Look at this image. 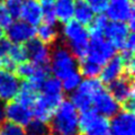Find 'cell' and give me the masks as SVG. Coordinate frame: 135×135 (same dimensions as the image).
Returning <instances> with one entry per match:
<instances>
[{"instance_id":"cb8c5ba5","label":"cell","mask_w":135,"mask_h":135,"mask_svg":"<svg viewBox=\"0 0 135 135\" xmlns=\"http://www.w3.org/2000/svg\"><path fill=\"white\" fill-rule=\"evenodd\" d=\"M42 20L44 24L49 25H56L57 18L55 14V8H54V1L51 0H42Z\"/></svg>"},{"instance_id":"7a4b0ae2","label":"cell","mask_w":135,"mask_h":135,"mask_svg":"<svg viewBox=\"0 0 135 135\" xmlns=\"http://www.w3.org/2000/svg\"><path fill=\"white\" fill-rule=\"evenodd\" d=\"M52 45V47H50V71L54 74V78L61 81L78 71V60L60 37Z\"/></svg>"},{"instance_id":"8fae6325","label":"cell","mask_w":135,"mask_h":135,"mask_svg":"<svg viewBox=\"0 0 135 135\" xmlns=\"http://www.w3.org/2000/svg\"><path fill=\"white\" fill-rule=\"evenodd\" d=\"M27 61L38 65H49L50 62V46L44 44L38 38L33 37L24 43Z\"/></svg>"},{"instance_id":"7402d4cb","label":"cell","mask_w":135,"mask_h":135,"mask_svg":"<svg viewBox=\"0 0 135 135\" xmlns=\"http://www.w3.org/2000/svg\"><path fill=\"white\" fill-rule=\"evenodd\" d=\"M73 16L75 17V20L83 26H88L95 17L94 11L90 9V7L83 0H77V2H74Z\"/></svg>"},{"instance_id":"8d00e7d4","label":"cell","mask_w":135,"mask_h":135,"mask_svg":"<svg viewBox=\"0 0 135 135\" xmlns=\"http://www.w3.org/2000/svg\"><path fill=\"white\" fill-rule=\"evenodd\" d=\"M82 135H87V134H82Z\"/></svg>"},{"instance_id":"5b68a950","label":"cell","mask_w":135,"mask_h":135,"mask_svg":"<svg viewBox=\"0 0 135 135\" xmlns=\"http://www.w3.org/2000/svg\"><path fill=\"white\" fill-rule=\"evenodd\" d=\"M116 49L109 41L105 38L104 34H89V44L86 59L103 66L108 60L115 55Z\"/></svg>"},{"instance_id":"5bb4252c","label":"cell","mask_w":135,"mask_h":135,"mask_svg":"<svg viewBox=\"0 0 135 135\" xmlns=\"http://www.w3.org/2000/svg\"><path fill=\"white\" fill-rule=\"evenodd\" d=\"M20 88V79L10 71H0V101L15 100Z\"/></svg>"},{"instance_id":"9a60e30c","label":"cell","mask_w":135,"mask_h":135,"mask_svg":"<svg viewBox=\"0 0 135 135\" xmlns=\"http://www.w3.org/2000/svg\"><path fill=\"white\" fill-rule=\"evenodd\" d=\"M110 135H135V117L133 112L119 110L113 116Z\"/></svg>"},{"instance_id":"d6a6232c","label":"cell","mask_w":135,"mask_h":135,"mask_svg":"<svg viewBox=\"0 0 135 135\" xmlns=\"http://www.w3.org/2000/svg\"><path fill=\"white\" fill-rule=\"evenodd\" d=\"M6 120V115H5V105L0 101V125Z\"/></svg>"},{"instance_id":"1f68e13d","label":"cell","mask_w":135,"mask_h":135,"mask_svg":"<svg viewBox=\"0 0 135 135\" xmlns=\"http://www.w3.org/2000/svg\"><path fill=\"white\" fill-rule=\"evenodd\" d=\"M11 45H12V43L8 38H5V37H1V38H0V60L9 57L8 54H9Z\"/></svg>"},{"instance_id":"ba28073f","label":"cell","mask_w":135,"mask_h":135,"mask_svg":"<svg viewBox=\"0 0 135 135\" xmlns=\"http://www.w3.org/2000/svg\"><path fill=\"white\" fill-rule=\"evenodd\" d=\"M79 127L80 132L87 135H110L109 118L99 115L94 109L79 114Z\"/></svg>"},{"instance_id":"83f0119b","label":"cell","mask_w":135,"mask_h":135,"mask_svg":"<svg viewBox=\"0 0 135 135\" xmlns=\"http://www.w3.org/2000/svg\"><path fill=\"white\" fill-rule=\"evenodd\" d=\"M0 135H27L26 131L22 126L10 123V122H3L0 125Z\"/></svg>"},{"instance_id":"8992f818","label":"cell","mask_w":135,"mask_h":135,"mask_svg":"<svg viewBox=\"0 0 135 135\" xmlns=\"http://www.w3.org/2000/svg\"><path fill=\"white\" fill-rule=\"evenodd\" d=\"M103 87H105L104 83L97 78H91V79L86 78L80 82L79 87L72 92L70 101L74 105L75 108L80 113L88 110V109H92L91 105L94 96Z\"/></svg>"},{"instance_id":"3957f363","label":"cell","mask_w":135,"mask_h":135,"mask_svg":"<svg viewBox=\"0 0 135 135\" xmlns=\"http://www.w3.org/2000/svg\"><path fill=\"white\" fill-rule=\"evenodd\" d=\"M62 41L78 61L86 57L89 44V32L86 26L72 19L66 22L63 26Z\"/></svg>"},{"instance_id":"e0dca14e","label":"cell","mask_w":135,"mask_h":135,"mask_svg":"<svg viewBox=\"0 0 135 135\" xmlns=\"http://www.w3.org/2000/svg\"><path fill=\"white\" fill-rule=\"evenodd\" d=\"M125 74L124 64L120 59V55H114L101 66L100 71V81L104 84H109L116 79Z\"/></svg>"},{"instance_id":"d590c367","label":"cell","mask_w":135,"mask_h":135,"mask_svg":"<svg viewBox=\"0 0 135 135\" xmlns=\"http://www.w3.org/2000/svg\"><path fill=\"white\" fill-rule=\"evenodd\" d=\"M129 1H132V2H133V0H129Z\"/></svg>"},{"instance_id":"30bf717a","label":"cell","mask_w":135,"mask_h":135,"mask_svg":"<svg viewBox=\"0 0 135 135\" xmlns=\"http://www.w3.org/2000/svg\"><path fill=\"white\" fill-rule=\"evenodd\" d=\"M91 108L99 115L110 118L120 110V105L110 95V92L105 87H103L94 96Z\"/></svg>"},{"instance_id":"f1b7e54d","label":"cell","mask_w":135,"mask_h":135,"mask_svg":"<svg viewBox=\"0 0 135 135\" xmlns=\"http://www.w3.org/2000/svg\"><path fill=\"white\" fill-rule=\"evenodd\" d=\"M23 0H6L5 6L7 8L8 12L10 14L12 19H18L22 15V8H23Z\"/></svg>"},{"instance_id":"ac0fdd59","label":"cell","mask_w":135,"mask_h":135,"mask_svg":"<svg viewBox=\"0 0 135 135\" xmlns=\"http://www.w3.org/2000/svg\"><path fill=\"white\" fill-rule=\"evenodd\" d=\"M20 18L33 27L38 26L42 22V6L40 0H25Z\"/></svg>"},{"instance_id":"484cf974","label":"cell","mask_w":135,"mask_h":135,"mask_svg":"<svg viewBox=\"0 0 135 135\" xmlns=\"http://www.w3.org/2000/svg\"><path fill=\"white\" fill-rule=\"evenodd\" d=\"M81 81H82L81 74H80L78 71L77 72H73L72 74L68 75L66 78L61 80L62 89H63V91H65V92H71V94H72V92L79 87V84H80Z\"/></svg>"},{"instance_id":"4316f807","label":"cell","mask_w":135,"mask_h":135,"mask_svg":"<svg viewBox=\"0 0 135 135\" xmlns=\"http://www.w3.org/2000/svg\"><path fill=\"white\" fill-rule=\"evenodd\" d=\"M8 56L10 57V60L15 63V64H19L25 61H27V56H26V52H25L24 45L23 44H12L9 54Z\"/></svg>"},{"instance_id":"52a82bcc","label":"cell","mask_w":135,"mask_h":135,"mask_svg":"<svg viewBox=\"0 0 135 135\" xmlns=\"http://www.w3.org/2000/svg\"><path fill=\"white\" fill-rule=\"evenodd\" d=\"M108 91L119 105L124 107V110H134V82L133 77L123 74L120 78L108 84Z\"/></svg>"},{"instance_id":"d6986e66","label":"cell","mask_w":135,"mask_h":135,"mask_svg":"<svg viewBox=\"0 0 135 135\" xmlns=\"http://www.w3.org/2000/svg\"><path fill=\"white\" fill-rule=\"evenodd\" d=\"M40 95V89L36 86H34L33 83L29 81H25L23 83H20L19 91L16 96V101H18L19 104L24 105L26 107L33 108V106L35 105L37 98Z\"/></svg>"},{"instance_id":"ffe728a7","label":"cell","mask_w":135,"mask_h":135,"mask_svg":"<svg viewBox=\"0 0 135 135\" xmlns=\"http://www.w3.org/2000/svg\"><path fill=\"white\" fill-rule=\"evenodd\" d=\"M54 8L57 20L65 24L73 17L74 0H54Z\"/></svg>"},{"instance_id":"d4e9b609","label":"cell","mask_w":135,"mask_h":135,"mask_svg":"<svg viewBox=\"0 0 135 135\" xmlns=\"http://www.w3.org/2000/svg\"><path fill=\"white\" fill-rule=\"evenodd\" d=\"M25 131H26L27 135H50L49 125L44 122L36 119V118H33L29 122Z\"/></svg>"},{"instance_id":"4dcf8cb0","label":"cell","mask_w":135,"mask_h":135,"mask_svg":"<svg viewBox=\"0 0 135 135\" xmlns=\"http://www.w3.org/2000/svg\"><path fill=\"white\" fill-rule=\"evenodd\" d=\"M11 23H12V18L10 14L8 12L5 3H2L0 1V27L7 28Z\"/></svg>"},{"instance_id":"277c9868","label":"cell","mask_w":135,"mask_h":135,"mask_svg":"<svg viewBox=\"0 0 135 135\" xmlns=\"http://www.w3.org/2000/svg\"><path fill=\"white\" fill-rule=\"evenodd\" d=\"M64 99V94L61 88L49 86L42 88L35 105L33 106L34 118L47 124L55 109Z\"/></svg>"},{"instance_id":"7c38bea8","label":"cell","mask_w":135,"mask_h":135,"mask_svg":"<svg viewBox=\"0 0 135 135\" xmlns=\"http://www.w3.org/2000/svg\"><path fill=\"white\" fill-rule=\"evenodd\" d=\"M131 33H132V31L129 29L128 25L126 23L112 22V20H109L104 29L103 34H104L105 38L110 42L114 47L116 50L122 51Z\"/></svg>"},{"instance_id":"6da1fadb","label":"cell","mask_w":135,"mask_h":135,"mask_svg":"<svg viewBox=\"0 0 135 135\" xmlns=\"http://www.w3.org/2000/svg\"><path fill=\"white\" fill-rule=\"evenodd\" d=\"M49 123L51 135H80L79 110L70 100L63 99Z\"/></svg>"},{"instance_id":"2e32d148","label":"cell","mask_w":135,"mask_h":135,"mask_svg":"<svg viewBox=\"0 0 135 135\" xmlns=\"http://www.w3.org/2000/svg\"><path fill=\"white\" fill-rule=\"evenodd\" d=\"M35 35L36 28L24 20H16L7 27V38L12 44H24Z\"/></svg>"},{"instance_id":"74e56055","label":"cell","mask_w":135,"mask_h":135,"mask_svg":"<svg viewBox=\"0 0 135 135\" xmlns=\"http://www.w3.org/2000/svg\"><path fill=\"white\" fill-rule=\"evenodd\" d=\"M0 1H1V0H0Z\"/></svg>"},{"instance_id":"f546056e","label":"cell","mask_w":135,"mask_h":135,"mask_svg":"<svg viewBox=\"0 0 135 135\" xmlns=\"http://www.w3.org/2000/svg\"><path fill=\"white\" fill-rule=\"evenodd\" d=\"M88 6L90 7V9L94 11V14H103L104 11H106L109 0H83Z\"/></svg>"},{"instance_id":"4fadbf2b","label":"cell","mask_w":135,"mask_h":135,"mask_svg":"<svg viewBox=\"0 0 135 135\" xmlns=\"http://www.w3.org/2000/svg\"><path fill=\"white\" fill-rule=\"evenodd\" d=\"M5 115L8 122L17 124L22 127H26L34 118L32 108L24 106L16 100L9 101L5 105Z\"/></svg>"},{"instance_id":"44dd1931","label":"cell","mask_w":135,"mask_h":135,"mask_svg":"<svg viewBox=\"0 0 135 135\" xmlns=\"http://www.w3.org/2000/svg\"><path fill=\"white\" fill-rule=\"evenodd\" d=\"M36 35H37V38L47 46H51L53 43H55L57 38L60 37L55 25H49L44 23L42 25H38V28L36 31Z\"/></svg>"},{"instance_id":"603a6c76","label":"cell","mask_w":135,"mask_h":135,"mask_svg":"<svg viewBox=\"0 0 135 135\" xmlns=\"http://www.w3.org/2000/svg\"><path fill=\"white\" fill-rule=\"evenodd\" d=\"M78 70L81 77H86L87 79L97 78L100 74L101 65L96 64V63L87 60L86 57L80 60L78 63Z\"/></svg>"},{"instance_id":"9c48e42d","label":"cell","mask_w":135,"mask_h":135,"mask_svg":"<svg viewBox=\"0 0 135 135\" xmlns=\"http://www.w3.org/2000/svg\"><path fill=\"white\" fill-rule=\"evenodd\" d=\"M107 18L112 22L126 23L129 29H134V6L129 0H112L106 9Z\"/></svg>"},{"instance_id":"e575fe53","label":"cell","mask_w":135,"mask_h":135,"mask_svg":"<svg viewBox=\"0 0 135 135\" xmlns=\"http://www.w3.org/2000/svg\"><path fill=\"white\" fill-rule=\"evenodd\" d=\"M40 1H42V0H40ZM51 1H54V0H51Z\"/></svg>"},{"instance_id":"836d02e7","label":"cell","mask_w":135,"mask_h":135,"mask_svg":"<svg viewBox=\"0 0 135 135\" xmlns=\"http://www.w3.org/2000/svg\"><path fill=\"white\" fill-rule=\"evenodd\" d=\"M1 37H3V28L0 27V38H1Z\"/></svg>"}]
</instances>
